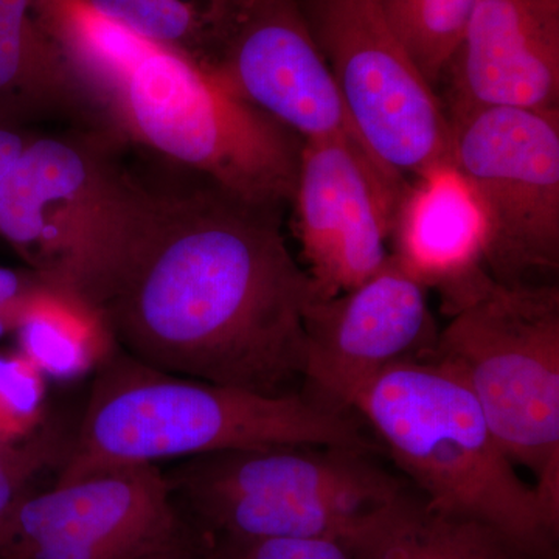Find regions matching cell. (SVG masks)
<instances>
[{
  "label": "cell",
  "instance_id": "3957f363",
  "mask_svg": "<svg viewBox=\"0 0 559 559\" xmlns=\"http://www.w3.org/2000/svg\"><path fill=\"white\" fill-rule=\"evenodd\" d=\"M353 412L433 509L484 522L532 559H558L559 521L457 371L430 356L401 360L360 390Z\"/></svg>",
  "mask_w": 559,
  "mask_h": 559
},
{
  "label": "cell",
  "instance_id": "d6986e66",
  "mask_svg": "<svg viewBox=\"0 0 559 559\" xmlns=\"http://www.w3.org/2000/svg\"><path fill=\"white\" fill-rule=\"evenodd\" d=\"M479 0H382L390 25L421 75L436 87Z\"/></svg>",
  "mask_w": 559,
  "mask_h": 559
},
{
  "label": "cell",
  "instance_id": "ba28073f",
  "mask_svg": "<svg viewBox=\"0 0 559 559\" xmlns=\"http://www.w3.org/2000/svg\"><path fill=\"white\" fill-rule=\"evenodd\" d=\"M450 162L488 227L485 267L503 285L559 267V110L485 108L451 120Z\"/></svg>",
  "mask_w": 559,
  "mask_h": 559
},
{
  "label": "cell",
  "instance_id": "2e32d148",
  "mask_svg": "<svg viewBox=\"0 0 559 559\" xmlns=\"http://www.w3.org/2000/svg\"><path fill=\"white\" fill-rule=\"evenodd\" d=\"M342 539L353 559H532L484 522L433 509L409 484Z\"/></svg>",
  "mask_w": 559,
  "mask_h": 559
},
{
  "label": "cell",
  "instance_id": "4fadbf2b",
  "mask_svg": "<svg viewBox=\"0 0 559 559\" xmlns=\"http://www.w3.org/2000/svg\"><path fill=\"white\" fill-rule=\"evenodd\" d=\"M404 189L345 143L304 140L293 202L319 299L356 288L385 263V240Z\"/></svg>",
  "mask_w": 559,
  "mask_h": 559
},
{
  "label": "cell",
  "instance_id": "7402d4cb",
  "mask_svg": "<svg viewBox=\"0 0 559 559\" xmlns=\"http://www.w3.org/2000/svg\"><path fill=\"white\" fill-rule=\"evenodd\" d=\"M102 17L167 49L190 35L193 13L182 0H87Z\"/></svg>",
  "mask_w": 559,
  "mask_h": 559
},
{
  "label": "cell",
  "instance_id": "277c9868",
  "mask_svg": "<svg viewBox=\"0 0 559 559\" xmlns=\"http://www.w3.org/2000/svg\"><path fill=\"white\" fill-rule=\"evenodd\" d=\"M102 124L250 204L293 202L304 140L179 51L154 46L140 58L106 98Z\"/></svg>",
  "mask_w": 559,
  "mask_h": 559
},
{
  "label": "cell",
  "instance_id": "4316f807",
  "mask_svg": "<svg viewBox=\"0 0 559 559\" xmlns=\"http://www.w3.org/2000/svg\"><path fill=\"white\" fill-rule=\"evenodd\" d=\"M249 2V0H242V3Z\"/></svg>",
  "mask_w": 559,
  "mask_h": 559
},
{
  "label": "cell",
  "instance_id": "44dd1931",
  "mask_svg": "<svg viewBox=\"0 0 559 559\" xmlns=\"http://www.w3.org/2000/svg\"><path fill=\"white\" fill-rule=\"evenodd\" d=\"M46 423V377L20 352L0 353V437L22 441Z\"/></svg>",
  "mask_w": 559,
  "mask_h": 559
},
{
  "label": "cell",
  "instance_id": "5bb4252c",
  "mask_svg": "<svg viewBox=\"0 0 559 559\" xmlns=\"http://www.w3.org/2000/svg\"><path fill=\"white\" fill-rule=\"evenodd\" d=\"M444 73L450 121L485 108L559 110V0H479Z\"/></svg>",
  "mask_w": 559,
  "mask_h": 559
},
{
  "label": "cell",
  "instance_id": "603a6c76",
  "mask_svg": "<svg viewBox=\"0 0 559 559\" xmlns=\"http://www.w3.org/2000/svg\"><path fill=\"white\" fill-rule=\"evenodd\" d=\"M207 559H353L342 538L209 540Z\"/></svg>",
  "mask_w": 559,
  "mask_h": 559
},
{
  "label": "cell",
  "instance_id": "9a60e30c",
  "mask_svg": "<svg viewBox=\"0 0 559 559\" xmlns=\"http://www.w3.org/2000/svg\"><path fill=\"white\" fill-rule=\"evenodd\" d=\"M390 237L392 255L426 288L440 290L448 316L495 282L485 267L484 210L451 162L407 183Z\"/></svg>",
  "mask_w": 559,
  "mask_h": 559
},
{
  "label": "cell",
  "instance_id": "484cf974",
  "mask_svg": "<svg viewBox=\"0 0 559 559\" xmlns=\"http://www.w3.org/2000/svg\"><path fill=\"white\" fill-rule=\"evenodd\" d=\"M207 557L209 540L202 538L200 533L191 530L190 535L179 540L175 546L140 559H207Z\"/></svg>",
  "mask_w": 559,
  "mask_h": 559
},
{
  "label": "cell",
  "instance_id": "8992f818",
  "mask_svg": "<svg viewBox=\"0 0 559 559\" xmlns=\"http://www.w3.org/2000/svg\"><path fill=\"white\" fill-rule=\"evenodd\" d=\"M430 358L457 371L489 429L559 521V289L492 282L452 312Z\"/></svg>",
  "mask_w": 559,
  "mask_h": 559
},
{
  "label": "cell",
  "instance_id": "d4e9b609",
  "mask_svg": "<svg viewBox=\"0 0 559 559\" xmlns=\"http://www.w3.org/2000/svg\"><path fill=\"white\" fill-rule=\"evenodd\" d=\"M36 134L28 124L0 117V201L11 171Z\"/></svg>",
  "mask_w": 559,
  "mask_h": 559
},
{
  "label": "cell",
  "instance_id": "7a4b0ae2",
  "mask_svg": "<svg viewBox=\"0 0 559 559\" xmlns=\"http://www.w3.org/2000/svg\"><path fill=\"white\" fill-rule=\"evenodd\" d=\"M356 412L305 393L266 396L178 377L117 347L95 370L86 409L55 485L103 471L157 465L235 448L314 444L374 454Z\"/></svg>",
  "mask_w": 559,
  "mask_h": 559
},
{
  "label": "cell",
  "instance_id": "cb8c5ba5",
  "mask_svg": "<svg viewBox=\"0 0 559 559\" xmlns=\"http://www.w3.org/2000/svg\"><path fill=\"white\" fill-rule=\"evenodd\" d=\"M51 282L53 280L32 271L31 267L11 270L0 266V340L14 333L25 305Z\"/></svg>",
  "mask_w": 559,
  "mask_h": 559
},
{
  "label": "cell",
  "instance_id": "5b68a950",
  "mask_svg": "<svg viewBox=\"0 0 559 559\" xmlns=\"http://www.w3.org/2000/svg\"><path fill=\"white\" fill-rule=\"evenodd\" d=\"M173 506L207 540L342 538L406 481L369 452L261 444L162 469Z\"/></svg>",
  "mask_w": 559,
  "mask_h": 559
},
{
  "label": "cell",
  "instance_id": "6da1fadb",
  "mask_svg": "<svg viewBox=\"0 0 559 559\" xmlns=\"http://www.w3.org/2000/svg\"><path fill=\"white\" fill-rule=\"evenodd\" d=\"M150 157L153 171L124 168L109 266L92 300L117 347L178 377L300 392L305 316L319 297L277 210Z\"/></svg>",
  "mask_w": 559,
  "mask_h": 559
},
{
  "label": "cell",
  "instance_id": "30bf717a",
  "mask_svg": "<svg viewBox=\"0 0 559 559\" xmlns=\"http://www.w3.org/2000/svg\"><path fill=\"white\" fill-rule=\"evenodd\" d=\"M190 533L159 465H131L25 496L0 530V559H140Z\"/></svg>",
  "mask_w": 559,
  "mask_h": 559
},
{
  "label": "cell",
  "instance_id": "9c48e42d",
  "mask_svg": "<svg viewBox=\"0 0 559 559\" xmlns=\"http://www.w3.org/2000/svg\"><path fill=\"white\" fill-rule=\"evenodd\" d=\"M301 13L373 156L406 180L448 164L450 120L382 0H305Z\"/></svg>",
  "mask_w": 559,
  "mask_h": 559
},
{
  "label": "cell",
  "instance_id": "e0dca14e",
  "mask_svg": "<svg viewBox=\"0 0 559 559\" xmlns=\"http://www.w3.org/2000/svg\"><path fill=\"white\" fill-rule=\"evenodd\" d=\"M27 14L28 0H0V117L24 124L66 119L97 127L94 106L69 62L33 44Z\"/></svg>",
  "mask_w": 559,
  "mask_h": 559
},
{
  "label": "cell",
  "instance_id": "52a82bcc",
  "mask_svg": "<svg viewBox=\"0 0 559 559\" xmlns=\"http://www.w3.org/2000/svg\"><path fill=\"white\" fill-rule=\"evenodd\" d=\"M124 151L127 145L102 128L38 132L0 201V238L32 271L90 304L108 266Z\"/></svg>",
  "mask_w": 559,
  "mask_h": 559
},
{
  "label": "cell",
  "instance_id": "ffe728a7",
  "mask_svg": "<svg viewBox=\"0 0 559 559\" xmlns=\"http://www.w3.org/2000/svg\"><path fill=\"white\" fill-rule=\"evenodd\" d=\"M73 433L47 421L32 437L22 441H7L0 437V530L9 521L40 473L60 469L68 454Z\"/></svg>",
  "mask_w": 559,
  "mask_h": 559
},
{
  "label": "cell",
  "instance_id": "7c38bea8",
  "mask_svg": "<svg viewBox=\"0 0 559 559\" xmlns=\"http://www.w3.org/2000/svg\"><path fill=\"white\" fill-rule=\"evenodd\" d=\"M245 7L248 22L210 69L301 140L345 143L385 178L407 186L364 142L299 7L293 0H249Z\"/></svg>",
  "mask_w": 559,
  "mask_h": 559
},
{
  "label": "cell",
  "instance_id": "ac0fdd59",
  "mask_svg": "<svg viewBox=\"0 0 559 559\" xmlns=\"http://www.w3.org/2000/svg\"><path fill=\"white\" fill-rule=\"evenodd\" d=\"M20 353L47 378L79 380L117 348L102 312L76 290L47 283L25 305L16 330Z\"/></svg>",
  "mask_w": 559,
  "mask_h": 559
},
{
  "label": "cell",
  "instance_id": "8fae6325",
  "mask_svg": "<svg viewBox=\"0 0 559 559\" xmlns=\"http://www.w3.org/2000/svg\"><path fill=\"white\" fill-rule=\"evenodd\" d=\"M428 288L395 255L356 288L312 301L305 316L300 392L334 411L353 403L381 371L429 355L439 330Z\"/></svg>",
  "mask_w": 559,
  "mask_h": 559
}]
</instances>
